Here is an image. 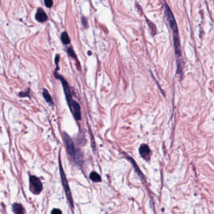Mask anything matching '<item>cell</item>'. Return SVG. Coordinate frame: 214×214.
<instances>
[{
  "instance_id": "cell-2",
  "label": "cell",
  "mask_w": 214,
  "mask_h": 214,
  "mask_svg": "<svg viewBox=\"0 0 214 214\" xmlns=\"http://www.w3.org/2000/svg\"><path fill=\"white\" fill-rule=\"evenodd\" d=\"M55 74V77L58 79H60L61 82H62V86H63V91H64V93L65 94V97H66V100H67V102L69 106V107L71 108L73 103L74 102V101L73 100V99H72V94H71V90H70V87H69V86L67 83V80H65L63 77H62L61 75H59L57 72H55L54 73Z\"/></svg>"
},
{
  "instance_id": "cell-16",
  "label": "cell",
  "mask_w": 214,
  "mask_h": 214,
  "mask_svg": "<svg viewBox=\"0 0 214 214\" xmlns=\"http://www.w3.org/2000/svg\"><path fill=\"white\" fill-rule=\"evenodd\" d=\"M82 25H84V27H88V22H87V20L84 17V16H82Z\"/></svg>"
},
{
  "instance_id": "cell-12",
  "label": "cell",
  "mask_w": 214,
  "mask_h": 214,
  "mask_svg": "<svg viewBox=\"0 0 214 214\" xmlns=\"http://www.w3.org/2000/svg\"><path fill=\"white\" fill-rule=\"evenodd\" d=\"M89 177H90L91 180H92L93 182H99L101 181V178L100 175H99L98 173H97L96 172H92L90 174Z\"/></svg>"
},
{
  "instance_id": "cell-4",
  "label": "cell",
  "mask_w": 214,
  "mask_h": 214,
  "mask_svg": "<svg viewBox=\"0 0 214 214\" xmlns=\"http://www.w3.org/2000/svg\"><path fill=\"white\" fill-rule=\"evenodd\" d=\"M30 188L31 192L35 194H38L43 188L41 181L35 176H31L30 178Z\"/></svg>"
},
{
  "instance_id": "cell-11",
  "label": "cell",
  "mask_w": 214,
  "mask_h": 214,
  "mask_svg": "<svg viewBox=\"0 0 214 214\" xmlns=\"http://www.w3.org/2000/svg\"><path fill=\"white\" fill-rule=\"evenodd\" d=\"M61 40L63 44L65 45H68L71 42V40L70 38L67 34V33L66 31H63L62 35H61Z\"/></svg>"
},
{
  "instance_id": "cell-8",
  "label": "cell",
  "mask_w": 214,
  "mask_h": 214,
  "mask_svg": "<svg viewBox=\"0 0 214 214\" xmlns=\"http://www.w3.org/2000/svg\"><path fill=\"white\" fill-rule=\"evenodd\" d=\"M139 153L144 158H147L150 154V147L146 144H142L139 147Z\"/></svg>"
},
{
  "instance_id": "cell-17",
  "label": "cell",
  "mask_w": 214,
  "mask_h": 214,
  "mask_svg": "<svg viewBox=\"0 0 214 214\" xmlns=\"http://www.w3.org/2000/svg\"><path fill=\"white\" fill-rule=\"evenodd\" d=\"M52 214H62V211L58 208H54L52 211Z\"/></svg>"
},
{
  "instance_id": "cell-19",
  "label": "cell",
  "mask_w": 214,
  "mask_h": 214,
  "mask_svg": "<svg viewBox=\"0 0 214 214\" xmlns=\"http://www.w3.org/2000/svg\"><path fill=\"white\" fill-rule=\"evenodd\" d=\"M88 54H89V55H90V54H91V52H88Z\"/></svg>"
},
{
  "instance_id": "cell-7",
  "label": "cell",
  "mask_w": 214,
  "mask_h": 214,
  "mask_svg": "<svg viewBox=\"0 0 214 214\" xmlns=\"http://www.w3.org/2000/svg\"><path fill=\"white\" fill-rule=\"evenodd\" d=\"M35 18L38 22H44L47 20L48 16L42 8H38L37 11Z\"/></svg>"
},
{
  "instance_id": "cell-3",
  "label": "cell",
  "mask_w": 214,
  "mask_h": 214,
  "mask_svg": "<svg viewBox=\"0 0 214 214\" xmlns=\"http://www.w3.org/2000/svg\"><path fill=\"white\" fill-rule=\"evenodd\" d=\"M59 167H60V176H61V179H62V185L64 188V190L65 192V194H66L67 198L68 201L70 203V205L73 207V200H72V196L71 195V192L69 188V186L68 184V182L67 180L66 176H65V175L64 173L62 164H61V161L59 159Z\"/></svg>"
},
{
  "instance_id": "cell-18",
  "label": "cell",
  "mask_w": 214,
  "mask_h": 214,
  "mask_svg": "<svg viewBox=\"0 0 214 214\" xmlns=\"http://www.w3.org/2000/svg\"><path fill=\"white\" fill-rule=\"evenodd\" d=\"M59 59H60V57H59V55H57L56 57H55V63H56V65H57V67L58 69V65H59Z\"/></svg>"
},
{
  "instance_id": "cell-5",
  "label": "cell",
  "mask_w": 214,
  "mask_h": 214,
  "mask_svg": "<svg viewBox=\"0 0 214 214\" xmlns=\"http://www.w3.org/2000/svg\"><path fill=\"white\" fill-rule=\"evenodd\" d=\"M63 137L65 145H66L67 150L69 155L72 157L74 156L75 152L74 149V144L72 139L65 132L63 133Z\"/></svg>"
},
{
  "instance_id": "cell-14",
  "label": "cell",
  "mask_w": 214,
  "mask_h": 214,
  "mask_svg": "<svg viewBox=\"0 0 214 214\" xmlns=\"http://www.w3.org/2000/svg\"><path fill=\"white\" fill-rule=\"evenodd\" d=\"M44 3L47 8H51L54 4V2L52 0H45Z\"/></svg>"
},
{
  "instance_id": "cell-15",
  "label": "cell",
  "mask_w": 214,
  "mask_h": 214,
  "mask_svg": "<svg viewBox=\"0 0 214 214\" xmlns=\"http://www.w3.org/2000/svg\"><path fill=\"white\" fill-rule=\"evenodd\" d=\"M67 53L69 54V56H71V57H72V58H74V59H75V57H76L75 54L74 50H72V49L71 48H68Z\"/></svg>"
},
{
  "instance_id": "cell-1",
  "label": "cell",
  "mask_w": 214,
  "mask_h": 214,
  "mask_svg": "<svg viewBox=\"0 0 214 214\" xmlns=\"http://www.w3.org/2000/svg\"><path fill=\"white\" fill-rule=\"evenodd\" d=\"M164 7H165V14L167 17L168 23L170 24V26L173 32L175 51L176 55L177 63H178V72L180 73V75H182V71L183 69V59L182 55V52H181V46H180V42L179 38L178 27L176 25L175 19L173 16V14L171 11V9L168 6V5L167 4L165 5V6H164Z\"/></svg>"
},
{
  "instance_id": "cell-6",
  "label": "cell",
  "mask_w": 214,
  "mask_h": 214,
  "mask_svg": "<svg viewBox=\"0 0 214 214\" xmlns=\"http://www.w3.org/2000/svg\"><path fill=\"white\" fill-rule=\"evenodd\" d=\"M70 109L72 113L73 114L74 118L77 121H80L81 119V112H80V107L79 104L77 102L74 101Z\"/></svg>"
},
{
  "instance_id": "cell-9",
  "label": "cell",
  "mask_w": 214,
  "mask_h": 214,
  "mask_svg": "<svg viewBox=\"0 0 214 214\" xmlns=\"http://www.w3.org/2000/svg\"><path fill=\"white\" fill-rule=\"evenodd\" d=\"M43 98L45 99L46 103H48L49 104H50L51 106L54 105V101H53L52 97H51L50 94L48 93V91L46 89H43Z\"/></svg>"
},
{
  "instance_id": "cell-13",
  "label": "cell",
  "mask_w": 214,
  "mask_h": 214,
  "mask_svg": "<svg viewBox=\"0 0 214 214\" xmlns=\"http://www.w3.org/2000/svg\"><path fill=\"white\" fill-rule=\"evenodd\" d=\"M75 160L77 161V164L81 163V161L82 160V153L80 151H77L75 153Z\"/></svg>"
},
{
  "instance_id": "cell-10",
  "label": "cell",
  "mask_w": 214,
  "mask_h": 214,
  "mask_svg": "<svg viewBox=\"0 0 214 214\" xmlns=\"http://www.w3.org/2000/svg\"><path fill=\"white\" fill-rule=\"evenodd\" d=\"M13 210L15 214H24L23 206L19 204H14L13 205Z\"/></svg>"
}]
</instances>
